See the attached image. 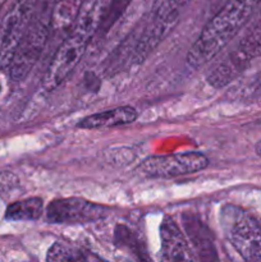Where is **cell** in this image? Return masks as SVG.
I'll use <instances>...</instances> for the list:
<instances>
[{
	"instance_id": "5",
	"label": "cell",
	"mask_w": 261,
	"mask_h": 262,
	"mask_svg": "<svg viewBox=\"0 0 261 262\" xmlns=\"http://www.w3.org/2000/svg\"><path fill=\"white\" fill-rule=\"evenodd\" d=\"M38 0H15L0 22V69L9 67L13 55L33 18Z\"/></svg>"
},
{
	"instance_id": "6",
	"label": "cell",
	"mask_w": 261,
	"mask_h": 262,
	"mask_svg": "<svg viewBox=\"0 0 261 262\" xmlns=\"http://www.w3.org/2000/svg\"><path fill=\"white\" fill-rule=\"evenodd\" d=\"M49 26L50 22H45L41 18H32L8 67L13 81L18 82L25 79L35 67L48 41Z\"/></svg>"
},
{
	"instance_id": "4",
	"label": "cell",
	"mask_w": 261,
	"mask_h": 262,
	"mask_svg": "<svg viewBox=\"0 0 261 262\" xmlns=\"http://www.w3.org/2000/svg\"><path fill=\"white\" fill-rule=\"evenodd\" d=\"M258 56H261V20L241 38L234 49L211 67L206 76L207 82L215 89L225 87Z\"/></svg>"
},
{
	"instance_id": "11",
	"label": "cell",
	"mask_w": 261,
	"mask_h": 262,
	"mask_svg": "<svg viewBox=\"0 0 261 262\" xmlns=\"http://www.w3.org/2000/svg\"><path fill=\"white\" fill-rule=\"evenodd\" d=\"M44 202L38 197L22 200L10 204L5 211V219L10 222H32L42 215Z\"/></svg>"
},
{
	"instance_id": "18",
	"label": "cell",
	"mask_w": 261,
	"mask_h": 262,
	"mask_svg": "<svg viewBox=\"0 0 261 262\" xmlns=\"http://www.w3.org/2000/svg\"><path fill=\"white\" fill-rule=\"evenodd\" d=\"M0 92H2V83H0Z\"/></svg>"
},
{
	"instance_id": "14",
	"label": "cell",
	"mask_w": 261,
	"mask_h": 262,
	"mask_svg": "<svg viewBox=\"0 0 261 262\" xmlns=\"http://www.w3.org/2000/svg\"><path fill=\"white\" fill-rule=\"evenodd\" d=\"M191 0H158L154 10V17L161 20L176 22L179 18V12Z\"/></svg>"
},
{
	"instance_id": "2",
	"label": "cell",
	"mask_w": 261,
	"mask_h": 262,
	"mask_svg": "<svg viewBox=\"0 0 261 262\" xmlns=\"http://www.w3.org/2000/svg\"><path fill=\"white\" fill-rule=\"evenodd\" d=\"M260 0H227L206 23L187 54V66L197 69L216 58L246 25Z\"/></svg>"
},
{
	"instance_id": "10",
	"label": "cell",
	"mask_w": 261,
	"mask_h": 262,
	"mask_svg": "<svg viewBox=\"0 0 261 262\" xmlns=\"http://www.w3.org/2000/svg\"><path fill=\"white\" fill-rule=\"evenodd\" d=\"M137 110L132 106H118L84 117L77 123L81 129H104L133 123L137 119Z\"/></svg>"
},
{
	"instance_id": "12",
	"label": "cell",
	"mask_w": 261,
	"mask_h": 262,
	"mask_svg": "<svg viewBox=\"0 0 261 262\" xmlns=\"http://www.w3.org/2000/svg\"><path fill=\"white\" fill-rule=\"evenodd\" d=\"M84 0H55L50 15V26L55 30H63L73 25Z\"/></svg>"
},
{
	"instance_id": "8",
	"label": "cell",
	"mask_w": 261,
	"mask_h": 262,
	"mask_svg": "<svg viewBox=\"0 0 261 262\" xmlns=\"http://www.w3.org/2000/svg\"><path fill=\"white\" fill-rule=\"evenodd\" d=\"M110 209L83 199L54 200L46 210V219L53 224H86L105 219Z\"/></svg>"
},
{
	"instance_id": "7",
	"label": "cell",
	"mask_w": 261,
	"mask_h": 262,
	"mask_svg": "<svg viewBox=\"0 0 261 262\" xmlns=\"http://www.w3.org/2000/svg\"><path fill=\"white\" fill-rule=\"evenodd\" d=\"M209 165V159L201 152L170 154L145 159L138 170L151 178H174L204 170Z\"/></svg>"
},
{
	"instance_id": "1",
	"label": "cell",
	"mask_w": 261,
	"mask_h": 262,
	"mask_svg": "<svg viewBox=\"0 0 261 262\" xmlns=\"http://www.w3.org/2000/svg\"><path fill=\"white\" fill-rule=\"evenodd\" d=\"M106 2L107 0L83 2L68 36L55 51L44 76L42 87L46 92L58 89L81 61L89 42L100 26V19L104 14Z\"/></svg>"
},
{
	"instance_id": "3",
	"label": "cell",
	"mask_w": 261,
	"mask_h": 262,
	"mask_svg": "<svg viewBox=\"0 0 261 262\" xmlns=\"http://www.w3.org/2000/svg\"><path fill=\"white\" fill-rule=\"evenodd\" d=\"M220 227L243 260L261 262V225L250 212L225 205L220 211Z\"/></svg>"
},
{
	"instance_id": "17",
	"label": "cell",
	"mask_w": 261,
	"mask_h": 262,
	"mask_svg": "<svg viewBox=\"0 0 261 262\" xmlns=\"http://www.w3.org/2000/svg\"><path fill=\"white\" fill-rule=\"evenodd\" d=\"M5 3H7V0H0V12H2L3 7L5 5Z\"/></svg>"
},
{
	"instance_id": "13",
	"label": "cell",
	"mask_w": 261,
	"mask_h": 262,
	"mask_svg": "<svg viewBox=\"0 0 261 262\" xmlns=\"http://www.w3.org/2000/svg\"><path fill=\"white\" fill-rule=\"evenodd\" d=\"M187 223V230H188V235L191 238L192 243H193L194 250L200 255V258L202 260H212L216 258L214 251V246L210 239H207L209 235V230H205V225L200 223L199 220H188Z\"/></svg>"
},
{
	"instance_id": "9",
	"label": "cell",
	"mask_w": 261,
	"mask_h": 262,
	"mask_svg": "<svg viewBox=\"0 0 261 262\" xmlns=\"http://www.w3.org/2000/svg\"><path fill=\"white\" fill-rule=\"evenodd\" d=\"M161 260L163 261H192L191 248L179 229L177 223L170 217H164L160 227Z\"/></svg>"
},
{
	"instance_id": "16",
	"label": "cell",
	"mask_w": 261,
	"mask_h": 262,
	"mask_svg": "<svg viewBox=\"0 0 261 262\" xmlns=\"http://www.w3.org/2000/svg\"><path fill=\"white\" fill-rule=\"evenodd\" d=\"M255 151H256V154H257V155L261 158V141H258V142L256 143Z\"/></svg>"
},
{
	"instance_id": "15",
	"label": "cell",
	"mask_w": 261,
	"mask_h": 262,
	"mask_svg": "<svg viewBox=\"0 0 261 262\" xmlns=\"http://www.w3.org/2000/svg\"><path fill=\"white\" fill-rule=\"evenodd\" d=\"M46 260L48 261H84L86 260V257H84L79 251L56 242L49 248Z\"/></svg>"
}]
</instances>
